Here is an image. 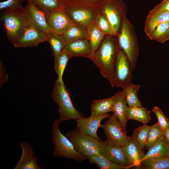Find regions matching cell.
<instances>
[{"instance_id": "cell-1", "label": "cell", "mask_w": 169, "mask_h": 169, "mask_svg": "<svg viewBox=\"0 0 169 169\" xmlns=\"http://www.w3.org/2000/svg\"><path fill=\"white\" fill-rule=\"evenodd\" d=\"M105 36L98 48L90 59L113 87L115 86L113 68L119 45L118 39H115L116 36Z\"/></svg>"}, {"instance_id": "cell-2", "label": "cell", "mask_w": 169, "mask_h": 169, "mask_svg": "<svg viewBox=\"0 0 169 169\" xmlns=\"http://www.w3.org/2000/svg\"><path fill=\"white\" fill-rule=\"evenodd\" d=\"M64 7L71 20L75 24L88 28L94 23L100 13V3H90L84 0H75L64 4Z\"/></svg>"}, {"instance_id": "cell-3", "label": "cell", "mask_w": 169, "mask_h": 169, "mask_svg": "<svg viewBox=\"0 0 169 169\" xmlns=\"http://www.w3.org/2000/svg\"><path fill=\"white\" fill-rule=\"evenodd\" d=\"M51 96L59 106V116L58 119L60 123L85 117L74 106L69 91L63 81L56 80Z\"/></svg>"}, {"instance_id": "cell-4", "label": "cell", "mask_w": 169, "mask_h": 169, "mask_svg": "<svg viewBox=\"0 0 169 169\" xmlns=\"http://www.w3.org/2000/svg\"><path fill=\"white\" fill-rule=\"evenodd\" d=\"M24 8L0 11V19L5 28L8 38L13 45L28 26Z\"/></svg>"}, {"instance_id": "cell-5", "label": "cell", "mask_w": 169, "mask_h": 169, "mask_svg": "<svg viewBox=\"0 0 169 169\" xmlns=\"http://www.w3.org/2000/svg\"><path fill=\"white\" fill-rule=\"evenodd\" d=\"M117 39L119 46L127 56L134 69L139 55L138 38L133 25L126 17L123 20Z\"/></svg>"}, {"instance_id": "cell-6", "label": "cell", "mask_w": 169, "mask_h": 169, "mask_svg": "<svg viewBox=\"0 0 169 169\" xmlns=\"http://www.w3.org/2000/svg\"><path fill=\"white\" fill-rule=\"evenodd\" d=\"M59 123L58 119L56 120L52 128V140L54 146L53 156L55 157L72 159L80 162L88 159L87 157L77 152L70 141L60 132Z\"/></svg>"}, {"instance_id": "cell-7", "label": "cell", "mask_w": 169, "mask_h": 169, "mask_svg": "<svg viewBox=\"0 0 169 169\" xmlns=\"http://www.w3.org/2000/svg\"><path fill=\"white\" fill-rule=\"evenodd\" d=\"M66 136L72 143L75 150L88 158L101 154L100 141L77 129L68 132Z\"/></svg>"}, {"instance_id": "cell-8", "label": "cell", "mask_w": 169, "mask_h": 169, "mask_svg": "<svg viewBox=\"0 0 169 169\" xmlns=\"http://www.w3.org/2000/svg\"><path fill=\"white\" fill-rule=\"evenodd\" d=\"M100 6V13L106 17L114 30L118 34L123 20L126 18V4L123 0H104Z\"/></svg>"}, {"instance_id": "cell-9", "label": "cell", "mask_w": 169, "mask_h": 169, "mask_svg": "<svg viewBox=\"0 0 169 169\" xmlns=\"http://www.w3.org/2000/svg\"><path fill=\"white\" fill-rule=\"evenodd\" d=\"M133 69L127 56L119 46L113 68L115 86L122 88L131 82Z\"/></svg>"}, {"instance_id": "cell-10", "label": "cell", "mask_w": 169, "mask_h": 169, "mask_svg": "<svg viewBox=\"0 0 169 169\" xmlns=\"http://www.w3.org/2000/svg\"><path fill=\"white\" fill-rule=\"evenodd\" d=\"M101 125L106 137V141L115 146L123 147L128 141V136L123 129L118 119L113 115H110Z\"/></svg>"}, {"instance_id": "cell-11", "label": "cell", "mask_w": 169, "mask_h": 169, "mask_svg": "<svg viewBox=\"0 0 169 169\" xmlns=\"http://www.w3.org/2000/svg\"><path fill=\"white\" fill-rule=\"evenodd\" d=\"M46 22L51 33L63 35L75 24L63 7L45 13Z\"/></svg>"}, {"instance_id": "cell-12", "label": "cell", "mask_w": 169, "mask_h": 169, "mask_svg": "<svg viewBox=\"0 0 169 169\" xmlns=\"http://www.w3.org/2000/svg\"><path fill=\"white\" fill-rule=\"evenodd\" d=\"M49 34L28 25L13 45L15 48L35 46L44 42L47 41Z\"/></svg>"}, {"instance_id": "cell-13", "label": "cell", "mask_w": 169, "mask_h": 169, "mask_svg": "<svg viewBox=\"0 0 169 169\" xmlns=\"http://www.w3.org/2000/svg\"><path fill=\"white\" fill-rule=\"evenodd\" d=\"M24 13L28 25L48 34L51 33L46 22L45 13L34 4L27 3L24 8Z\"/></svg>"}, {"instance_id": "cell-14", "label": "cell", "mask_w": 169, "mask_h": 169, "mask_svg": "<svg viewBox=\"0 0 169 169\" xmlns=\"http://www.w3.org/2000/svg\"><path fill=\"white\" fill-rule=\"evenodd\" d=\"M110 114L107 113L97 117L90 116L77 119L75 120L77 128L90 136L101 141L97 134V129L101 126L100 122L104 119L108 118Z\"/></svg>"}, {"instance_id": "cell-15", "label": "cell", "mask_w": 169, "mask_h": 169, "mask_svg": "<svg viewBox=\"0 0 169 169\" xmlns=\"http://www.w3.org/2000/svg\"><path fill=\"white\" fill-rule=\"evenodd\" d=\"M128 162V166L138 167L145 154L136 141L131 136H128L126 144L122 147Z\"/></svg>"}, {"instance_id": "cell-16", "label": "cell", "mask_w": 169, "mask_h": 169, "mask_svg": "<svg viewBox=\"0 0 169 169\" xmlns=\"http://www.w3.org/2000/svg\"><path fill=\"white\" fill-rule=\"evenodd\" d=\"M101 154L108 160L124 166H128L127 159L120 146H115L106 141H100Z\"/></svg>"}, {"instance_id": "cell-17", "label": "cell", "mask_w": 169, "mask_h": 169, "mask_svg": "<svg viewBox=\"0 0 169 169\" xmlns=\"http://www.w3.org/2000/svg\"><path fill=\"white\" fill-rule=\"evenodd\" d=\"M64 52L70 58L83 57L90 59L92 55L90 45L88 39L67 43Z\"/></svg>"}, {"instance_id": "cell-18", "label": "cell", "mask_w": 169, "mask_h": 169, "mask_svg": "<svg viewBox=\"0 0 169 169\" xmlns=\"http://www.w3.org/2000/svg\"><path fill=\"white\" fill-rule=\"evenodd\" d=\"M21 148V156L14 169H41L37 163L31 146L27 143L22 142L19 144Z\"/></svg>"}, {"instance_id": "cell-19", "label": "cell", "mask_w": 169, "mask_h": 169, "mask_svg": "<svg viewBox=\"0 0 169 169\" xmlns=\"http://www.w3.org/2000/svg\"><path fill=\"white\" fill-rule=\"evenodd\" d=\"M114 105L111 112L120 122L123 130L126 133V125L128 120L126 115V102L122 91L115 93Z\"/></svg>"}, {"instance_id": "cell-20", "label": "cell", "mask_w": 169, "mask_h": 169, "mask_svg": "<svg viewBox=\"0 0 169 169\" xmlns=\"http://www.w3.org/2000/svg\"><path fill=\"white\" fill-rule=\"evenodd\" d=\"M169 21V12L163 10L153 13H148L145 21L144 32L147 36L158 25Z\"/></svg>"}, {"instance_id": "cell-21", "label": "cell", "mask_w": 169, "mask_h": 169, "mask_svg": "<svg viewBox=\"0 0 169 169\" xmlns=\"http://www.w3.org/2000/svg\"><path fill=\"white\" fill-rule=\"evenodd\" d=\"M141 160L150 158H160L167 157L169 145L164 136L156 143L151 146Z\"/></svg>"}, {"instance_id": "cell-22", "label": "cell", "mask_w": 169, "mask_h": 169, "mask_svg": "<svg viewBox=\"0 0 169 169\" xmlns=\"http://www.w3.org/2000/svg\"><path fill=\"white\" fill-rule=\"evenodd\" d=\"M114 102V95L106 99L94 100L91 105L90 116L97 117L112 111Z\"/></svg>"}, {"instance_id": "cell-23", "label": "cell", "mask_w": 169, "mask_h": 169, "mask_svg": "<svg viewBox=\"0 0 169 169\" xmlns=\"http://www.w3.org/2000/svg\"><path fill=\"white\" fill-rule=\"evenodd\" d=\"M141 86L140 85L134 84L131 82L122 88V92L128 106H142L137 95Z\"/></svg>"}, {"instance_id": "cell-24", "label": "cell", "mask_w": 169, "mask_h": 169, "mask_svg": "<svg viewBox=\"0 0 169 169\" xmlns=\"http://www.w3.org/2000/svg\"><path fill=\"white\" fill-rule=\"evenodd\" d=\"M151 111L142 106L127 107V119L140 121L144 124L149 123L151 120Z\"/></svg>"}, {"instance_id": "cell-25", "label": "cell", "mask_w": 169, "mask_h": 169, "mask_svg": "<svg viewBox=\"0 0 169 169\" xmlns=\"http://www.w3.org/2000/svg\"><path fill=\"white\" fill-rule=\"evenodd\" d=\"M88 28L80 24L70 28L63 35L66 43L76 40L88 39Z\"/></svg>"}, {"instance_id": "cell-26", "label": "cell", "mask_w": 169, "mask_h": 169, "mask_svg": "<svg viewBox=\"0 0 169 169\" xmlns=\"http://www.w3.org/2000/svg\"><path fill=\"white\" fill-rule=\"evenodd\" d=\"M105 35L95 23L88 28V39L90 44L92 55L98 48Z\"/></svg>"}, {"instance_id": "cell-27", "label": "cell", "mask_w": 169, "mask_h": 169, "mask_svg": "<svg viewBox=\"0 0 169 169\" xmlns=\"http://www.w3.org/2000/svg\"><path fill=\"white\" fill-rule=\"evenodd\" d=\"M88 159L91 163L96 164L101 169H128L131 167L129 166H122L111 161L101 154L93 156Z\"/></svg>"}, {"instance_id": "cell-28", "label": "cell", "mask_w": 169, "mask_h": 169, "mask_svg": "<svg viewBox=\"0 0 169 169\" xmlns=\"http://www.w3.org/2000/svg\"><path fill=\"white\" fill-rule=\"evenodd\" d=\"M147 37L151 40L161 43L169 40V21L157 26Z\"/></svg>"}, {"instance_id": "cell-29", "label": "cell", "mask_w": 169, "mask_h": 169, "mask_svg": "<svg viewBox=\"0 0 169 169\" xmlns=\"http://www.w3.org/2000/svg\"><path fill=\"white\" fill-rule=\"evenodd\" d=\"M47 41L50 45L54 58L64 52L67 43L63 35L50 33Z\"/></svg>"}, {"instance_id": "cell-30", "label": "cell", "mask_w": 169, "mask_h": 169, "mask_svg": "<svg viewBox=\"0 0 169 169\" xmlns=\"http://www.w3.org/2000/svg\"><path fill=\"white\" fill-rule=\"evenodd\" d=\"M34 4L46 13L50 11L63 7L64 4L59 0H25Z\"/></svg>"}, {"instance_id": "cell-31", "label": "cell", "mask_w": 169, "mask_h": 169, "mask_svg": "<svg viewBox=\"0 0 169 169\" xmlns=\"http://www.w3.org/2000/svg\"><path fill=\"white\" fill-rule=\"evenodd\" d=\"M140 165H141V168L143 169H169V158L166 157L146 159L141 162Z\"/></svg>"}, {"instance_id": "cell-32", "label": "cell", "mask_w": 169, "mask_h": 169, "mask_svg": "<svg viewBox=\"0 0 169 169\" xmlns=\"http://www.w3.org/2000/svg\"><path fill=\"white\" fill-rule=\"evenodd\" d=\"M151 127L144 124L134 129L131 136L142 149L146 146Z\"/></svg>"}, {"instance_id": "cell-33", "label": "cell", "mask_w": 169, "mask_h": 169, "mask_svg": "<svg viewBox=\"0 0 169 169\" xmlns=\"http://www.w3.org/2000/svg\"><path fill=\"white\" fill-rule=\"evenodd\" d=\"M164 131L157 122L151 126L149 131L146 148L148 150L151 146L158 142L164 136Z\"/></svg>"}, {"instance_id": "cell-34", "label": "cell", "mask_w": 169, "mask_h": 169, "mask_svg": "<svg viewBox=\"0 0 169 169\" xmlns=\"http://www.w3.org/2000/svg\"><path fill=\"white\" fill-rule=\"evenodd\" d=\"M94 23L105 35L117 36L106 17L100 13L96 17Z\"/></svg>"}, {"instance_id": "cell-35", "label": "cell", "mask_w": 169, "mask_h": 169, "mask_svg": "<svg viewBox=\"0 0 169 169\" xmlns=\"http://www.w3.org/2000/svg\"><path fill=\"white\" fill-rule=\"evenodd\" d=\"M71 58L67 54L63 52L54 58V68L58 76L57 79L63 81L62 76L68 62Z\"/></svg>"}, {"instance_id": "cell-36", "label": "cell", "mask_w": 169, "mask_h": 169, "mask_svg": "<svg viewBox=\"0 0 169 169\" xmlns=\"http://www.w3.org/2000/svg\"><path fill=\"white\" fill-rule=\"evenodd\" d=\"M152 111L156 115L160 126L164 131L169 126V120L159 107L155 106Z\"/></svg>"}, {"instance_id": "cell-37", "label": "cell", "mask_w": 169, "mask_h": 169, "mask_svg": "<svg viewBox=\"0 0 169 169\" xmlns=\"http://www.w3.org/2000/svg\"><path fill=\"white\" fill-rule=\"evenodd\" d=\"M25 0H7L0 3V10L16 9L23 7L22 4Z\"/></svg>"}, {"instance_id": "cell-38", "label": "cell", "mask_w": 169, "mask_h": 169, "mask_svg": "<svg viewBox=\"0 0 169 169\" xmlns=\"http://www.w3.org/2000/svg\"><path fill=\"white\" fill-rule=\"evenodd\" d=\"M163 10L169 12V0H164L156 5L149 13H153Z\"/></svg>"}, {"instance_id": "cell-39", "label": "cell", "mask_w": 169, "mask_h": 169, "mask_svg": "<svg viewBox=\"0 0 169 169\" xmlns=\"http://www.w3.org/2000/svg\"><path fill=\"white\" fill-rule=\"evenodd\" d=\"M164 136L169 145V126L164 131Z\"/></svg>"}, {"instance_id": "cell-40", "label": "cell", "mask_w": 169, "mask_h": 169, "mask_svg": "<svg viewBox=\"0 0 169 169\" xmlns=\"http://www.w3.org/2000/svg\"><path fill=\"white\" fill-rule=\"evenodd\" d=\"M90 3H95L99 4L102 2L104 0H84Z\"/></svg>"}, {"instance_id": "cell-41", "label": "cell", "mask_w": 169, "mask_h": 169, "mask_svg": "<svg viewBox=\"0 0 169 169\" xmlns=\"http://www.w3.org/2000/svg\"><path fill=\"white\" fill-rule=\"evenodd\" d=\"M75 0H62V3L63 4H67Z\"/></svg>"}, {"instance_id": "cell-42", "label": "cell", "mask_w": 169, "mask_h": 169, "mask_svg": "<svg viewBox=\"0 0 169 169\" xmlns=\"http://www.w3.org/2000/svg\"><path fill=\"white\" fill-rule=\"evenodd\" d=\"M59 0L60 2H61L62 3V0Z\"/></svg>"}, {"instance_id": "cell-43", "label": "cell", "mask_w": 169, "mask_h": 169, "mask_svg": "<svg viewBox=\"0 0 169 169\" xmlns=\"http://www.w3.org/2000/svg\"><path fill=\"white\" fill-rule=\"evenodd\" d=\"M167 157H168L169 158V154H168V156Z\"/></svg>"}]
</instances>
